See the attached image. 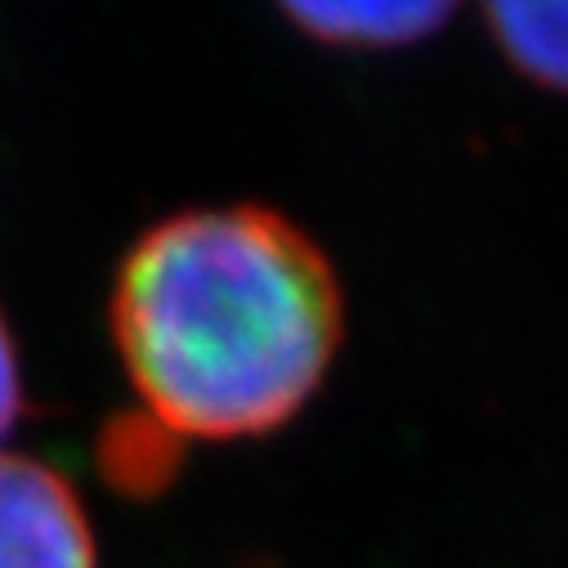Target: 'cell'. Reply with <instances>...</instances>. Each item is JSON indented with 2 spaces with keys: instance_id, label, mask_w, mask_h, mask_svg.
I'll return each mask as SVG.
<instances>
[{
  "instance_id": "cell-1",
  "label": "cell",
  "mask_w": 568,
  "mask_h": 568,
  "mask_svg": "<svg viewBox=\"0 0 568 568\" xmlns=\"http://www.w3.org/2000/svg\"><path fill=\"white\" fill-rule=\"evenodd\" d=\"M108 332L144 420L171 444H242L314 403L345 341V301L292 215L197 206L125 246Z\"/></svg>"
},
{
  "instance_id": "cell-2",
  "label": "cell",
  "mask_w": 568,
  "mask_h": 568,
  "mask_svg": "<svg viewBox=\"0 0 568 568\" xmlns=\"http://www.w3.org/2000/svg\"><path fill=\"white\" fill-rule=\"evenodd\" d=\"M0 568H99L77 484L28 453L0 448Z\"/></svg>"
},
{
  "instance_id": "cell-3",
  "label": "cell",
  "mask_w": 568,
  "mask_h": 568,
  "mask_svg": "<svg viewBox=\"0 0 568 568\" xmlns=\"http://www.w3.org/2000/svg\"><path fill=\"white\" fill-rule=\"evenodd\" d=\"M310 41L336 45V50H403L425 37H435L453 10L448 6H287L282 10Z\"/></svg>"
},
{
  "instance_id": "cell-4",
  "label": "cell",
  "mask_w": 568,
  "mask_h": 568,
  "mask_svg": "<svg viewBox=\"0 0 568 568\" xmlns=\"http://www.w3.org/2000/svg\"><path fill=\"white\" fill-rule=\"evenodd\" d=\"M484 19L519 77L568 94V6H488Z\"/></svg>"
},
{
  "instance_id": "cell-5",
  "label": "cell",
  "mask_w": 568,
  "mask_h": 568,
  "mask_svg": "<svg viewBox=\"0 0 568 568\" xmlns=\"http://www.w3.org/2000/svg\"><path fill=\"white\" fill-rule=\"evenodd\" d=\"M28 412V385H23V358H19V341L14 327L0 310V444Z\"/></svg>"
}]
</instances>
